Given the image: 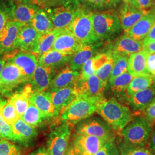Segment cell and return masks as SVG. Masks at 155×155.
I'll return each mask as SVG.
<instances>
[{
    "mask_svg": "<svg viewBox=\"0 0 155 155\" xmlns=\"http://www.w3.org/2000/svg\"><path fill=\"white\" fill-rule=\"evenodd\" d=\"M39 8L28 0L15 4L11 9L12 20H16L23 25L29 24Z\"/></svg>",
    "mask_w": 155,
    "mask_h": 155,
    "instance_id": "23",
    "label": "cell"
},
{
    "mask_svg": "<svg viewBox=\"0 0 155 155\" xmlns=\"http://www.w3.org/2000/svg\"><path fill=\"white\" fill-rule=\"evenodd\" d=\"M154 6L155 7V4H154Z\"/></svg>",
    "mask_w": 155,
    "mask_h": 155,
    "instance_id": "60",
    "label": "cell"
},
{
    "mask_svg": "<svg viewBox=\"0 0 155 155\" xmlns=\"http://www.w3.org/2000/svg\"><path fill=\"white\" fill-rule=\"evenodd\" d=\"M49 155L46 148H44V147H40L38 149L34 150L33 152H32L31 153H30L29 155Z\"/></svg>",
    "mask_w": 155,
    "mask_h": 155,
    "instance_id": "52",
    "label": "cell"
},
{
    "mask_svg": "<svg viewBox=\"0 0 155 155\" xmlns=\"http://www.w3.org/2000/svg\"><path fill=\"white\" fill-rule=\"evenodd\" d=\"M129 3L146 14L153 8L155 0H130Z\"/></svg>",
    "mask_w": 155,
    "mask_h": 155,
    "instance_id": "42",
    "label": "cell"
},
{
    "mask_svg": "<svg viewBox=\"0 0 155 155\" xmlns=\"http://www.w3.org/2000/svg\"><path fill=\"white\" fill-rule=\"evenodd\" d=\"M134 77L127 71L122 74L110 80L111 91L117 95L122 94L126 92L127 86L132 81Z\"/></svg>",
    "mask_w": 155,
    "mask_h": 155,
    "instance_id": "34",
    "label": "cell"
},
{
    "mask_svg": "<svg viewBox=\"0 0 155 155\" xmlns=\"http://www.w3.org/2000/svg\"><path fill=\"white\" fill-rule=\"evenodd\" d=\"M63 29L54 28L47 33L40 35L30 52L39 59L40 56L52 49L56 38Z\"/></svg>",
    "mask_w": 155,
    "mask_h": 155,
    "instance_id": "26",
    "label": "cell"
},
{
    "mask_svg": "<svg viewBox=\"0 0 155 155\" xmlns=\"http://www.w3.org/2000/svg\"><path fill=\"white\" fill-rule=\"evenodd\" d=\"M83 1L87 5L95 9H101L107 7L106 0H83Z\"/></svg>",
    "mask_w": 155,
    "mask_h": 155,
    "instance_id": "47",
    "label": "cell"
},
{
    "mask_svg": "<svg viewBox=\"0 0 155 155\" xmlns=\"http://www.w3.org/2000/svg\"><path fill=\"white\" fill-rule=\"evenodd\" d=\"M92 19L95 33L100 40L113 38L122 31L118 12L113 9L92 12Z\"/></svg>",
    "mask_w": 155,
    "mask_h": 155,
    "instance_id": "3",
    "label": "cell"
},
{
    "mask_svg": "<svg viewBox=\"0 0 155 155\" xmlns=\"http://www.w3.org/2000/svg\"><path fill=\"white\" fill-rule=\"evenodd\" d=\"M11 126L13 142L27 146L37 137L36 127L29 125L21 118H19Z\"/></svg>",
    "mask_w": 155,
    "mask_h": 155,
    "instance_id": "17",
    "label": "cell"
},
{
    "mask_svg": "<svg viewBox=\"0 0 155 155\" xmlns=\"http://www.w3.org/2000/svg\"><path fill=\"white\" fill-rule=\"evenodd\" d=\"M94 47L93 45H84L74 54L69 61V67L74 71L81 69L84 64L93 57Z\"/></svg>",
    "mask_w": 155,
    "mask_h": 155,
    "instance_id": "29",
    "label": "cell"
},
{
    "mask_svg": "<svg viewBox=\"0 0 155 155\" xmlns=\"http://www.w3.org/2000/svg\"><path fill=\"white\" fill-rule=\"evenodd\" d=\"M113 58L110 54V57L107 61L98 68L94 74L106 86L110 77L113 67Z\"/></svg>",
    "mask_w": 155,
    "mask_h": 155,
    "instance_id": "39",
    "label": "cell"
},
{
    "mask_svg": "<svg viewBox=\"0 0 155 155\" xmlns=\"http://www.w3.org/2000/svg\"><path fill=\"white\" fill-rule=\"evenodd\" d=\"M8 61L18 67L25 78L27 82H30L33 73L38 65V58L31 52L21 51L14 55L11 56Z\"/></svg>",
    "mask_w": 155,
    "mask_h": 155,
    "instance_id": "12",
    "label": "cell"
},
{
    "mask_svg": "<svg viewBox=\"0 0 155 155\" xmlns=\"http://www.w3.org/2000/svg\"><path fill=\"white\" fill-rule=\"evenodd\" d=\"M155 22V7L153 6L149 12L124 33L137 41H142L150 32Z\"/></svg>",
    "mask_w": 155,
    "mask_h": 155,
    "instance_id": "16",
    "label": "cell"
},
{
    "mask_svg": "<svg viewBox=\"0 0 155 155\" xmlns=\"http://www.w3.org/2000/svg\"><path fill=\"white\" fill-rule=\"evenodd\" d=\"M143 49L146 50L149 53H155V41L150 42L144 46Z\"/></svg>",
    "mask_w": 155,
    "mask_h": 155,
    "instance_id": "53",
    "label": "cell"
},
{
    "mask_svg": "<svg viewBox=\"0 0 155 155\" xmlns=\"http://www.w3.org/2000/svg\"><path fill=\"white\" fill-rule=\"evenodd\" d=\"M143 49L141 41L133 39L124 33L114 41L109 51L128 57Z\"/></svg>",
    "mask_w": 155,
    "mask_h": 155,
    "instance_id": "22",
    "label": "cell"
},
{
    "mask_svg": "<svg viewBox=\"0 0 155 155\" xmlns=\"http://www.w3.org/2000/svg\"><path fill=\"white\" fill-rule=\"evenodd\" d=\"M11 16V9H9L3 4L0 3V32L9 20Z\"/></svg>",
    "mask_w": 155,
    "mask_h": 155,
    "instance_id": "44",
    "label": "cell"
},
{
    "mask_svg": "<svg viewBox=\"0 0 155 155\" xmlns=\"http://www.w3.org/2000/svg\"><path fill=\"white\" fill-rule=\"evenodd\" d=\"M56 75L55 68L38 64L30 84L32 92L45 91L49 89Z\"/></svg>",
    "mask_w": 155,
    "mask_h": 155,
    "instance_id": "13",
    "label": "cell"
},
{
    "mask_svg": "<svg viewBox=\"0 0 155 155\" xmlns=\"http://www.w3.org/2000/svg\"><path fill=\"white\" fill-rule=\"evenodd\" d=\"M146 147L155 153V125L153 126Z\"/></svg>",
    "mask_w": 155,
    "mask_h": 155,
    "instance_id": "50",
    "label": "cell"
},
{
    "mask_svg": "<svg viewBox=\"0 0 155 155\" xmlns=\"http://www.w3.org/2000/svg\"><path fill=\"white\" fill-rule=\"evenodd\" d=\"M147 69L148 74L153 75L155 73V53H150L147 59Z\"/></svg>",
    "mask_w": 155,
    "mask_h": 155,
    "instance_id": "48",
    "label": "cell"
},
{
    "mask_svg": "<svg viewBox=\"0 0 155 155\" xmlns=\"http://www.w3.org/2000/svg\"><path fill=\"white\" fill-rule=\"evenodd\" d=\"M32 91L30 85L27 86L21 92L13 95L9 101L14 105L20 117L28 108L30 104L29 98Z\"/></svg>",
    "mask_w": 155,
    "mask_h": 155,
    "instance_id": "31",
    "label": "cell"
},
{
    "mask_svg": "<svg viewBox=\"0 0 155 155\" xmlns=\"http://www.w3.org/2000/svg\"><path fill=\"white\" fill-rule=\"evenodd\" d=\"M121 0H106L107 7L110 8H115L120 4Z\"/></svg>",
    "mask_w": 155,
    "mask_h": 155,
    "instance_id": "51",
    "label": "cell"
},
{
    "mask_svg": "<svg viewBox=\"0 0 155 155\" xmlns=\"http://www.w3.org/2000/svg\"><path fill=\"white\" fill-rule=\"evenodd\" d=\"M29 102L48 119L58 116L49 91L32 92L30 95Z\"/></svg>",
    "mask_w": 155,
    "mask_h": 155,
    "instance_id": "21",
    "label": "cell"
},
{
    "mask_svg": "<svg viewBox=\"0 0 155 155\" xmlns=\"http://www.w3.org/2000/svg\"><path fill=\"white\" fill-rule=\"evenodd\" d=\"M72 55L51 50L39 57L38 64L55 68L69 62Z\"/></svg>",
    "mask_w": 155,
    "mask_h": 155,
    "instance_id": "28",
    "label": "cell"
},
{
    "mask_svg": "<svg viewBox=\"0 0 155 155\" xmlns=\"http://www.w3.org/2000/svg\"><path fill=\"white\" fill-rule=\"evenodd\" d=\"M8 1H10V2L11 1L12 2H13V0H8Z\"/></svg>",
    "mask_w": 155,
    "mask_h": 155,
    "instance_id": "59",
    "label": "cell"
},
{
    "mask_svg": "<svg viewBox=\"0 0 155 155\" xmlns=\"http://www.w3.org/2000/svg\"><path fill=\"white\" fill-rule=\"evenodd\" d=\"M0 111L7 124L12 125L20 118L17 113L14 105L9 100H3L0 105Z\"/></svg>",
    "mask_w": 155,
    "mask_h": 155,
    "instance_id": "37",
    "label": "cell"
},
{
    "mask_svg": "<svg viewBox=\"0 0 155 155\" xmlns=\"http://www.w3.org/2000/svg\"><path fill=\"white\" fill-rule=\"evenodd\" d=\"M0 155H21V150L11 140L0 137Z\"/></svg>",
    "mask_w": 155,
    "mask_h": 155,
    "instance_id": "38",
    "label": "cell"
},
{
    "mask_svg": "<svg viewBox=\"0 0 155 155\" xmlns=\"http://www.w3.org/2000/svg\"><path fill=\"white\" fill-rule=\"evenodd\" d=\"M117 147L120 155H155L154 152L146 147L133 145L124 140Z\"/></svg>",
    "mask_w": 155,
    "mask_h": 155,
    "instance_id": "35",
    "label": "cell"
},
{
    "mask_svg": "<svg viewBox=\"0 0 155 155\" xmlns=\"http://www.w3.org/2000/svg\"><path fill=\"white\" fill-rule=\"evenodd\" d=\"M71 134V125L63 121L51 127L46 148L48 155H64L70 144Z\"/></svg>",
    "mask_w": 155,
    "mask_h": 155,
    "instance_id": "7",
    "label": "cell"
},
{
    "mask_svg": "<svg viewBox=\"0 0 155 155\" xmlns=\"http://www.w3.org/2000/svg\"><path fill=\"white\" fill-rule=\"evenodd\" d=\"M100 99L101 98L78 96L77 98L61 112L59 116L61 121L71 125L72 124L75 125L84 119L91 116L96 112L97 104Z\"/></svg>",
    "mask_w": 155,
    "mask_h": 155,
    "instance_id": "4",
    "label": "cell"
},
{
    "mask_svg": "<svg viewBox=\"0 0 155 155\" xmlns=\"http://www.w3.org/2000/svg\"><path fill=\"white\" fill-rule=\"evenodd\" d=\"M96 113L116 132H120L133 118L130 109L114 98L105 99L103 97L98 100Z\"/></svg>",
    "mask_w": 155,
    "mask_h": 155,
    "instance_id": "1",
    "label": "cell"
},
{
    "mask_svg": "<svg viewBox=\"0 0 155 155\" xmlns=\"http://www.w3.org/2000/svg\"><path fill=\"white\" fill-rule=\"evenodd\" d=\"M67 28L83 45H93L100 40L94 31L92 12L84 7L81 6Z\"/></svg>",
    "mask_w": 155,
    "mask_h": 155,
    "instance_id": "2",
    "label": "cell"
},
{
    "mask_svg": "<svg viewBox=\"0 0 155 155\" xmlns=\"http://www.w3.org/2000/svg\"><path fill=\"white\" fill-rule=\"evenodd\" d=\"M3 100L0 97V105ZM0 137L13 141L12 126L7 124L0 111Z\"/></svg>",
    "mask_w": 155,
    "mask_h": 155,
    "instance_id": "41",
    "label": "cell"
},
{
    "mask_svg": "<svg viewBox=\"0 0 155 155\" xmlns=\"http://www.w3.org/2000/svg\"><path fill=\"white\" fill-rule=\"evenodd\" d=\"M110 57V54L108 52L107 53L100 54L92 58V64L94 71V74L98 68H100L107 61Z\"/></svg>",
    "mask_w": 155,
    "mask_h": 155,
    "instance_id": "43",
    "label": "cell"
},
{
    "mask_svg": "<svg viewBox=\"0 0 155 155\" xmlns=\"http://www.w3.org/2000/svg\"><path fill=\"white\" fill-rule=\"evenodd\" d=\"M143 116L152 126L155 125V100L145 110L142 112Z\"/></svg>",
    "mask_w": 155,
    "mask_h": 155,
    "instance_id": "45",
    "label": "cell"
},
{
    "mask_svg": "<svg viewBox=\"0 0 155 155\" xmlns=\"http://www.w3.org/2000/svg\"><path fill=\"white\" fill-rule=\"evenodd\" d=\"M106 142L104 139L92 135L75 134L72 144L78 155H95Z\"/></svg>",
    "mask_w": 155,
    "mask_h": 155,
    "instance_id": "11",
    "label": "cell"
},
{
    "mask_svg": "<svg viewBox=\"0 0 155 155\" xmlns=\"http://www.w3.org/2000/svg\"><path fill=\"white\" fill-rule=\"evenodd\" d=\"M81 7L79 0H61L56 5L44 9L54 25V28L63 29L68 27Z\"/></svg>",
    "mask_w": 155,
    "mask_h": 155,
    "instance_id": "6",
    "label": "cell"
},
{
    "mask_svg": "<svg viewBox=\"0 0 155 155\" xmlns=\"http://www.w3.org/2000/svg\"><path fill=\"white\" fill-rule=\"evenodd\" d=\"M64 155H78L77 153L72 146V143H70L69 144Z\"/></svg>",
    "mask_w": 155,
    "mask_h": 155,
    "instance_id": "54",
    "label": "cell"
},
{
    "mask_svg": "<svg viewBox=\"0 0 155 155\" xmlns=\"http://www.w3.org/2000/svg\"><path fill=\"white\" fill-rule=\"evenodd\" d=\"M32 4L40 8L46 9L58 5L61 0H29Z\"/></svg>",
    "mask_w": 155,
    "mask_h": 155,
    "instance_id": "46",
    "label": "cell"
},
{
    "mask_svg": "<svg viewBox=\"0 0 155 155\" xmlns=\"http://www.w3.org/2000/svg\"><path fill=\"white\" fill-rule=\"evenodd\" d=\"M6 61L5 59H4L0 55V75L2 72L3 68L5 64Z\"/></svg>",
    "mask_w": 155,
    "mask_h": 155,
    "instance_id": "55",
    "label": "cell"
},
{
    "mask_svg": "<svg viewBox=\"0 0 155 155\" xmlns=\"http://www.w3.org/2000/svg\"><path fill=\"white\" fill-rule=\"evenodd\" d=\"M121 1L122 3H129L130 1V0H121Z\"/></svg>",
    "mask_w": 155,
    "mask_h": 155,
    "instance_id": "58",
    "label": "cell"
},
{
    "mask_svg": "<svg viewBox=\"0 0 155 155\" xmlns=\"http://www.w3.org/2000/svg\"><path fill=\"white\" fill-rule=\"evenodd\" d=\"M149 52L143 49L129 56L127 71L133 77L148 74L147 69V59Z\"/></svg>",
    "mask_w": 155,
    "mask_h": 155,
    "instance_id": "27",
    "label": "cell"
},
{
    "mask_svg": "<svg viewBox=\"0 0 155 155\" xmlns=\"http://www.w3.org/2000/svg\"><path fill=\"white\" fill-rule=\"evenodd\" d=\"M27 80L20 69L13 63L8 61L0 75V93L11 92L19 84L27 83Z\"/></svg>",
    "mask_w": 155,
    "mask_h": 155,
    "instance_id": "10",
    "label": "cell"
},
{
    "mask_svg": "<svg viewBox=\"0 0 155 155\" xmlns=\"http://www.w3.org/2000/svg\"><path fill=\"white\" fill-rule=\"evenodd\" d=\"M79 76L80 72L72 70L69 67H66L56 75L48 89L50 91H52L65 87H74Z\"/></svg>",
    "mask_w": 155,
    "mask_h": 155,
    "instance_id": "25",
    "label": "cell"
},
{
    "mask_svg": "<svg viewBox=\"0 0 155 155\" xmlns=\"http://www.w3.org/2000/svg\"><path fill=\"white\" fill-rule=\"evenodd\" d=\"M120 20L124 32L141 19L145 15L143 12L129 3H122L118 11Z\"/></svg>",
    "mask_w": 155,
    "mask_h": 155,
    "instance_id": "24",
    "label": "cell"
},
{
    "mask_svg": "<svg viewBox=\"0 0 155 155\" xmlns=\"http://www.w3.org/2000/svg\"><path fill=\"white\" fill-rule=\"evenodd\" d=\"M113 58V67L109 81L127 71V56L122 55L111 51L109 52Z\"/></svg>",
    "mask_w": 155,
    "mask_h": 155,
    "instance_id": "36",
    "label": "cell"
},
{
    "mask_svg": "<svg viewBox=\"0 0 155 155\" xmlns=\"http://www.w3.org/2000/svg\"><path fill=\"white\" fill-rule=\"evenodd\" d=\"M95 155H120L115 140L106 142Z\"/></svg>",
    "mask_w": 155,
    "mask_h": 155,
    "instance_id": "40",
    "label": "cell"
},
{
    "mask_svg": "<svg viewBox=\"0 0 155 155\" xmlns=\"http://www.w3.org/2000/svg\"><path fill=\"white\" fill-rule=\"evenodd\" d=\"M30 24L40 35L47 33L54 28L47 13L40 8L35 13Z\"/></svg>",
    "mask_w": 155,
    "mask_h": 155,
    "instance_id": "30",
    "label": "cell"
},
{
    "mask_svg": "<svg viewBox=\"0 0 155 155\" xmlns=\"http://www.w3.org/2000/svg\"><path fill=\"white\" fill-rule=\"evenodd\" d=\"M106 85L103 83L95 74L88 78L79 76L74 87L78 96L91 98H101L104 97V92Z\"/></svg>",
    "mask_w": 155,
    "mask_h": 155,
    "instance_id": "9",
    "label": "cell"
},
{
    "mask_svg": "<svg viewBox=\"0 0 155 155\" xmlns=\"http://www.w3.org/2000/svg\"><path fill=\"white\" fill-rule=\"evenodd\" d=\"M127 100L132 111L142 113L155 101V87L152 86L132 95L127 96Z\"/></svg>",
    "mask_w": 155,
    "mask_h": 155,
    "instance_id": "18",
    "label": "cell"
},
{
    "mask_svg": "<svg viewBox=\"0 0 155 155\" xmlns=\"http://www.w3.org/2000/svg\"><path fill=\"white\" fill-rule=\"evenodd\" d=\"M22 1L23 0H13V2H15V4H17L21 2H22Z\"/></svg>",
    "mask_w": 155,
    "mask_h": 155,
    "instance_id": "56",
    "label": "cell"
},
{
    "mask_svg": "<svg viewBox=\"0 0 155 155\" xmlns=\"http://www.w3.org/2000/svg\"><path fill=\"white\" fill-rule=\"evenodd\" d=\"M83 45L67 28H64L56 38L52 50L73 55Z\"/></svg>",
    "mask_w": 155,
    "mask_h": 155,
    "instance_id": "14",
    "label": "cell"
},
{
    "mask_svg": "<svg viewBox=\"0 0 155 155\" xmlns=\"http://www.w3.org/2000/svg\"><path fill=\"white\" fill-rule=\"evenodd\" d=\"M22 25L14 20H9L0 32V54L11 52L14 50V45L18 32Z\"/></svg>",
    "mask_w": 155,
    "mask_h": 155,
    "instance_id": "15",
    "label": "cell"
},
{
    "mask_svg": "<svg viewBox=\"0 0 155 155\" xmlns=\"http://www.w3.org/2000/svg\"><path fill=\"white\" fill-rule=\"evenodd\" d=\"M49 92L58 116L78 97L74 87H65Z\"/></svg>",
    "mask_w": 155,
    "mask_h": 155,
    "instance_id": "19",
    "label": "cell"
},
{
    "mask_svg": "<svg viewBox=\"0 0 155 155\" xmlns=\"http://www.w3.org/2000/svg\"><path fill=\"white\" fill-rule=\"evenodd\" d=\"M153 83L152 75L150 74H141L134 77L133 79L129 83L126 90L127 96L132 95L133 94L149 88Z\"/></svg>",
    "mask_w": 155,
    "mask_h": 155,
    "instance_id": "32",
    "label": "cell"
},
{
    "mask_svg": "<svg viewBox=\"0 0 155 155\" xmlns=\"http://www.w3.org/2000/svg\"><path fill=\"white\" fill-rule=\"evenodd\" d=\"M155 41V22L153 24L152 28L150 30V32L147 35V36L144 38L141 41L143 47H144L146 45H148L150 42Z\"/></svg>",
    "mask_w": 155,
    "mask_h": 155,
    "instance_id": "49",
    "label": "cell"
},
{
    "mask_svg": "<svg viewBox=\"0 0 155 155\" xmlns=\"http://www.w3.org/2000/svg\"><path fill=\"white\" fill-rule=\"evenodd\" d=\"M75 134L97 136L107 141L116 139V131L103 118L89 117L75 124Z\"/></svg>",
    "mask_w": 155,
    "mask_h": 155,
    "instance_id": "8",
    "label": "cell"
},
{
    "mask_svg": "<svg viewBox=\"0 0 155 155\" xmlns=\"http://www.w3.org/2000/svg\"><path fill=\"white\" fill-rule=\"evenodd\" d=\"M152 78H153V83L152 84V86L155 87V73L153 75H152Z\"/></svg>",
    "mask_w": 155,
    "mask_h": 155,
    "instance_id": "57",
    "label": "cell"
},
{
    "mask_svg": "<svg viewBox=\"0 0 155 155\" xmlns=\"http://www.w3.org/2000/svg\"><path fill=\"white\" fill-rule=\"evenodd\" d=\"M153 126L141 115L133 117L120 132L123 140L133 145L146 147Z\"/></svg>",
    "mask_w": 155,
    "mask_h": 155,
    "instance_id": "5",
    "label": "cell"
},
{
    "mask_svg": "<svg viewBox=\"0 0 155 155\" xmlns=\"http://www.w3.org/2000/svg\"><path fill=\"white\" fill-rule=\"evenodd\" d=\"M40 35L30 24L22 25L18 33L14 49L30 52Z\"/></svg>",
    "mask_w": 155,
    "mask_h": 155,
    "instance_id": "20",
    "label": "cell"
},
{
    "mask_svg": "<svg viewBox=\"0 0 155 155\" xmlns=\"http://www.w3.org/2000/svg\"><path fill=\"white\" fill-rule=\"evenodd\" d=\"M20 118L29 125L34 127H38L46 120L48 119L35 106L31 103L28 106L27 109Z\"/></svg>",
    "mask_w": 155,
    "mask_h": 155,
    "instance_id": "33",
    "label": "cell"
}]
</instances>
